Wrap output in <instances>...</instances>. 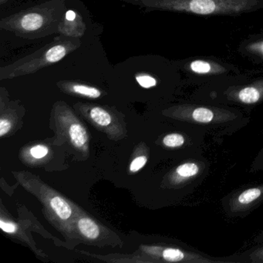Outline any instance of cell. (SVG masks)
<instances>
[{
	"instance_id": "1",
	"label": "cell",
	"mask_w": 263,
	"mask_h": 263,
	"mask_svg": "<svg viewBox=\"0 0 263 263\" xmlns=\"http://www.w3.org/2000/svg\"><path fill=\"white\" fill-rule=\"evenodd\" d=\"M229 112L219 109L211 108L203 106H185L183 107L181 118L185 121L197 124H209L215 122L231 121L235 117Z\"/></svg>"
},
{
	"instance_id": "2",
	"label": "cell",
	"mask_w": 263,
	"mask_h": 263,
	"mask_svg": "<svg viewBox=\"0 0 263 263\" xmlns=\"http://www.w3.org/2000/svg\"><path fill=\"white\" fill-rule=\"evenodd\" d=\"M263 201V184L249 187L235 195L231 199L229 206L233 213L246 212Z\"/></svg>"
},
{
	"instance_id": "3",
	"label": "cell",
	"mask_w": 263,
	"mask_h": 263,
	"mask_svg": "<svg viewBox=\"0 0 263 263\" xmlns=\"http://www.w3.org/2000/svg\"><path fill=\"white\" fill-rule=\"evenodd\" d=\"M229 99L245 104H254L263 99V79L228 93Z\"/></svg>"
},
{
	"instance_id": "4",
	"label": "cell",
	"mask_w": 263,
	"mask_h": 263,
	"mask_svg": "<svg viewBox=\"0 0 263 263\" xmlns=\"http://www.w3.org/2000/svg\"><path fill=\"white\" fill-rule=\"evenodd\" d=\"M201 167L199 164L195 161L186 162L177 167L175 172V180L176 183H181L196 177L200 173Z\"/></svg>"
},
{
	"instance_id": "5",
	"label": "cell",
	"mask_w": 263,
	"mask_h": 263,
	"mask_svg": "<svg viewBox=\"0 0 263 263\" xmlns=\"http://www.w3.org/2000/svg\"><path fill=\"white\" fill-rule=\"evenodd\" d=\"M189 68L193 73H197V74L220 73L221 70H223V68H221L218 64H213L209 61H203V60H196V61H192L189 65Z\"/></svg>"
},
{
	"instance_id": "6",
	"label": "cell",
	"mask_w": 263,
	"mask_h": 263,
	"mask_svg": "<svg viewBox=\"0 0 263 263\" xmlns=\"http://www.w3.org/2000/svg\"><path fill=\"white\" fill-rule=\"evenodd\" d=\"M50 205L58 216L62 220H67L72 215V209L68 203L61 197H53L50 200Z\"/></svg>"
},
{
	"instance_id": "7",
	"label": "cell",
	"mask_w": 263,
	"mask_h": 263,
	"mask_svg": "<svg viewBox=\"0 0 263 263\" xmlns=\"http://www.w3.org/2000/svg\"><path fill=\"white\" fill-rule=\"evenodd\" d=\"M78 229L80 232L90 239H95L100 235V229L98 224L90 218H82L78 221Z\"/></svg>"
},
{
	"instance_id": "8",
	"label": "cell",
	"mask_w": 263,
	"mask_h": 263,
	"mask_svg": "<svg viewBox=\"0 0 263 263\" xmlns=\"http://www.w3.org/2000/svg\"><path fill=\"white\" fill-rule=\"evenodd\" d=\"M69 135L72 143L77 147H82L88 139L87 132L81 124H75L70 126Z\"/></svg>"
},
{
	"instance_id": "9",
	"label": "cell",
	"mask_w": 263,
	"mask_h": 263,
	"mask_svg": "<svg viewBox=\"0 0 263 263\" xmlns=\"http://www.w3.org/2000/svg\"><path fill=\"white\" fill-rule=\"evenodd\" d=\"M43 24H44V19L37 13H29L24 16L21 21L23 28L28 31L38 30L42 27Z\"/></svg>"
},
{
	"instance_id": "10",
	"label": "cell",
	"mask_w": 263,
	"mask_h": 263,
	"mask_svg": "<svg viewBox=\"0 0 263 263\" xmlns=\"http://www.w3.org/2000/svg\"><path fill=\"white\" fill-rule=\"evenodd\" d=\"M90 118L98 125L106 127L111 123V116L101 107H93L90 110Z\"/></svg>"
},
{
	"instance_id": "11",
	"label": "cell",
	"mask_w": 263,
	"mask_h": 263,
	"mask_svg": "<svg viewBox=\"0 0 263 263\" xmlns=\"http://www.w3.org/2000/svg\"><path fill=\"white\" fill-rule=\"evenodd\" d=\"M184 136L181 134H170L166 135L163 139L164 145L168 147H178L184 144Z\"/></svg>"
},
{
	"instance_id": "12",
	"label": "cell",
	"mask_w": 263,
	"mask_h": 263,
	"mask_svg": "<svg viewBox=\"0 0 263 263\" xmlns=\"http://www.w3.org/2000/svg\"><path fill=\"white\" fill-rule=\"evenodd\" d=\"M66 54V50L62 46H56L50 49L46 53V58L49 62L55 63L61 61Z\"/></svg>"
},
{
	"instance_id": "13",
	"label": "cell",
	"mask_w": 263,
	"mask_h": 263,
	"mask_svg": "<svg viewBox=\"0 0 263 263\" xmlns=\"http://www.w3.org/2000/svg\"><path fill=\"white\" fill-rule=\"evenodd\" d=\"M73 91L79 95H84L89 98H98L101 96V92L95 87L84 85H75L73 87Z\"/></svg>"
},
{
	"instance_id": "14",
	"label": "cell",
	"mask_w": 263,
	"mask_h": 263,
	"mask_svg": "<svg viewBox=\"0 0 263 263\" xmlns=\"http://www.w3.org/2000/svg\"><path fill=\"white\" fill-rule=\"evenodd\" d=\"M138 84L144 88H150V87H155L156 85L157 81L155 78L147 75H141L136 78Z\"/></svg>"
},
{
	"instance_id": "15",
	"label": "cell",
	"mask_w": 263,
	"mask_h": 263,
	"mask_svg": "<svg viewBox=\"0 0 263 263\" xmlns=\"http://www.w3.org/2000/svg\"><path fill=\"white\" fill-rule=\"evenodd\" d=\"M49 150L47 147L44 145H36L30 149V154L32 156L36 159H41L48 154Z\"/></svg>"
},
{
	"instance_id": "16",
	"label": "cell",
	"mask_w": 263,
	"mask_h": 263,
	"mask_svg": "<svg viewBox=\"0 0 263 263\" xmlns=\"http://www.w3.org/2000/svg\"><path fill=\"white\" fill-rule=\"evenodd\" d=\"M147 158L145 156H140L133 160L130 165V171L132 172H136L142 168L146 163H147Z\"/></svg>"
},
{
	"instance_id": "17",
	"label": "cell",
	"mask_w": 263,
	"mask_h": 263,
	"mask_svg": "<svg viewBox=\"0 0 263 263\" xmlns=\"http://www.w3.org/2000/svg\"><path fill=\"white\" fill-rule=\"evenodd\" d=\"M12 127V124L9 120L2 119L0 121V136L7 135Z\"/></svg>"
},
{
	"instance_id": "18",
	"label": "cell",
	"mask_w": 263,
	"mask_h": 263,
	"mask_svg": "<svg viewBox=\"0 0 263 263\" xmlns=\"http://www.w3.org/2000/svg\"><path fill=\"white\" fill-rule=\"evenodd\" d=\"M0 228L2 229L3 231L7 232V233H14L17 229L16 224L11 222H7V221H3V220L0 221Z\"/></svg>"
},
{
	"instance_id": "19",
	"label": "cell",
	"mask_w": 263,
	"mask_h": 263,
	"mask_svg": "<svg viewBox=\"0 0 263 263\" xmlns=\"http://www.w3.org/2000/svg\"><path fill=\"white\" fill-rule=\"evenodd\" d=\"M252 262H263V247L254 251L250 255Z\"/></svg>"
},
{
	"instance_id": "20",
	"label": "cell",
	"mask_w": 263,
	"mask_h": 263,
	"mask_svg": "<svg viewBox=\"0 0 263 263\" xmlns=\"http://www.w3.org/2000/svg\"><path fill=\"white\" fill-rule=\"evenodd\" d=\"M76 17V13L72 11V10H70V11L67 12V14H66V18L68 21H72L75 19Z\"/></svg>"
},
{
	"instance_id": "21",
	"label": "cell",
	"mask_w": 263,
	"mask_h": 263,
	"mask_svg": "<svg viewBox=\"0 0 263 263\" xmlns=\"http://www.w3.org/2000/svg\"><path fill=\"white\" fill-rule=\"evenodd\" d=\"M258 49L259 50V51L261 52V53L263 54V42H261V44H258Z\"/></svg>"
}]
</instances>
